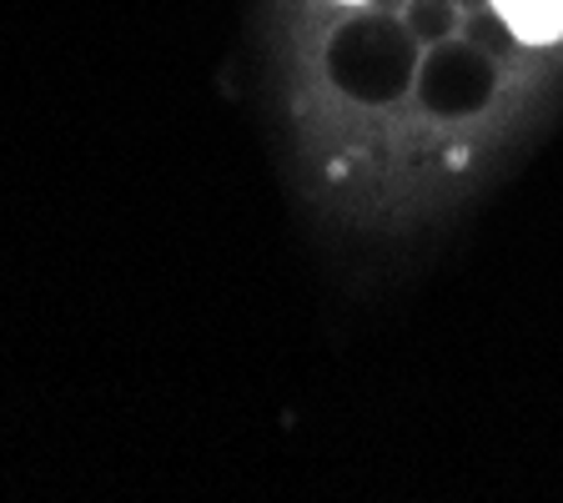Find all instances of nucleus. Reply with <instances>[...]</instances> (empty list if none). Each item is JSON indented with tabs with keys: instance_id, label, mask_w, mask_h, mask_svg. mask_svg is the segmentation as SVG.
<instances>
[{
	"instance_id": "1",
	"label": "nucleus",
	"mask_w": 563,
	"mask_h": 503,
	"mask_svg": "<svg viewBox=\"0 0 563 503\" xmlns=\"http://www.w3.org/2000/svg\"><path fill=\"white\" fill-rule=\"evenodd\" d=\"M493 11L508 21V31L528 46L563 41V0H493Z\"/></svg>"
}]
</instances>
